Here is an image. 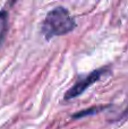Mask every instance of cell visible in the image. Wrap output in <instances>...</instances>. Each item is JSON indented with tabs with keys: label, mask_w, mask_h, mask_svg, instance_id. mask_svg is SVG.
Masks as SVG:
<instances>
[{
	"label": "cell",
	"mask_w": 128,
	"mask_h": 129,
	"mask_svg": "<svg viewBox=\"0 0 128 129\" xmlns=\"http://www.w3.org/2000/svg\"><path fill=\"white\" fill-rule=\"evenodd\" d=\"M74 28V18L63 7H57L49 11L42 25V32L47 39L67 34Z\"/></svg>",
	"instance_id": "6da1fadb"
},
{
	"label": "cell",
	"mask_w": 128,
	"mask_h": 129,
	"mask_svg": "<svg viewBox=\"0 0 128 129\" xmlns=\"http://www.w3.org/2000/svg\"><path fill=\"white\" fill-rule=\"evenodd\" d=\"M107 68H101L98 69V70L92 71L91 74H88L86 77H84L83 79H81L77 84H75L72 88H69V91L66 93L65 99L66 100H70V99H74L76 96H78L79 94H82L85 91L87 87H90L92 84H94L99 78H101V76L106 73Z\"/></svg>",
	"instance_id": "7a4b0ae2"
},
{
	"label": "cell",
	"mask_w": 128,
	"mask_h": 129,
	"mask_svg": "<svg viewBox=\"0 0 128 129\" xmlns=\"http://www.w3.org/2000/svg\"><path fill=\"white\" fill-rule=\"evenodd\" d=\"M6 31H7V14L5 11H1L0 13V43L4 40Z\"/></svg>",
	"instance_id": "3957f363"
},
{
	"label": "cell",
	"mask_w": 128,
	"mask_h": 129,
	"mask_svg": "<svg viewBox=\"0 0 128 129\" xmlns=\"http://www.w3.org/2000/svg\"><path fill=\"white\" fill-rule=\"evenodd\" d=\"M100 109H97V108H91L90 110H87V111H81V112H78V113H76V114H74V118L75 119H78V118H81V117H84V116H87V114H93V113H97L98 111H99Z\"/></svg>",
	"instance_id": "277c9868"
},
{
	"label": "cell",
	"mask_w": 128,
	"mask_h": 129,
	"mask_svg": "<svg viewBox=\"0 0 128 129\" xmlns=\"http://www.w3.org/2000/svg\"><path fill=\"white\" fill-rule=\"evenodd\" d=\"M119 119H128V105H127V108L125 109V111H124V113L120 116V118Z\"/></svg>",
	"instance_id": "5b68a950"
}]
</instances>
